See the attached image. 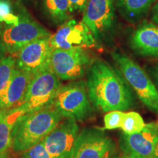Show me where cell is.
Segmentation results:
<instances>
[{"instance_id": "cell-23", "label": "cell", "mask_w": 158, "mask_h": 158, "mask_svg": "<svg viewBox=\"0 0 158 158\" xmlns=\"http://www.w3.org/2000/svg\"><path fill=\"white\" fill-rule=\"evenodd\" d=\"M19 158H51L43 145V141L39 142L36 145L27 151L21 153Z\"/></svg>"}, {"instance_id": "cell-24", "label": "cell", "mask_w": 158, "mask_h": 158, "mask_svg": "<svg viewBox=\"0 0 158 158\" xmlns=\"http://www.w3.org/2000/svg\"><path fill=\"white\" fill-rule=\"evenodd\" d=\"M88 0H68L70 13L75 12H84Z\"/></svg>"}, {"instance_id": "cell-3", "label": "cell", "mask_w": 158, "mask_h": 158, "mask_svg": "<svg viewBox=\"0 0 158 158\" xmlns=\"http://www.w3.org/2000/svg\"><path fill=\"white\" fill-rule=\"evenodd\" d=\"M122 76L144 106L158 115V89L143 69L127 55L111 54Z\"/></svg>"}, {"instance_id": "cell-9", "label": "cell", "mask_w": 158, "mask_h": 158, "mask_svg": "<svg viewBox=\"0 0 158 158\" xmlns=\"http://www.w3.org/2000/svg\"><path fill=\"white\" fill-rule=\"evenodd\" d=\"M97 42L87 26L75 19L65 21L50 36L53 49H86L97 46Z\"/></svg>"}, {"instance_id": "cell-18", "label": "cell", "mask_w": 158, "mask_h": 158, "mask_svg": "<svg viewBox=\"0 0 158 158\" xmlns=\"http://www.w3.org/2000/svg\"><path fill=\"white\" fill-rule=\"evenodd\" d=\"M43 6L47 15L54 22L64 23L68 20V0H43Z\"/></svg>"}, {"instance_id": "cell-7", "label": "cell", "mask_w": 158, "mask_h": 158, "mask_svg": "<svg viewBox=\"0 0 158 158\" xmlns=\"http://www.w3.org/2000/svg\"><path fill=\"white\" fill-rule=\"evenodd\" d=\"M82 21L97 41L106 38L114 31L116 24L114 0H88L83 12Z\"/></svg>"}, {"instance_id": "cell-13", "label": "cell", "mask_w": 158, "mask_h": 158, "mask_svg": "<svg viewBox=\"0 0 158 158\" xmlns=\"http://www.w3.org/2000/svg\"><path fill=\"white\" fill-rule=\"evenodd\" d=\"M158 140V124H146L138 133L120 136L119 147L127 158H153Z\"/></svg>"}, {"instance_id": "cell-19", "label": "cell", "mask_w": 158, "mask_h": 158, "mask_svg": "<svg viewBox=\"0 0 158 158\" xmlns=\"http://www.w3.org/2000/svg\"><path fill=\"white\" fill-rule=\"evenodd\" d=\"M16 68L15 59L11 55L0 60V108L5 92Z\"/></svg>"}, {"instance_id": "cell-5", "label": "cell", "mask_w": 158, "mask_h": 158, "mask_svg": "<svg viewBox=\"0 0 158 158\" xmlns=\"http://www.w3.org/2000/svg\"><path fill=\"white\" fill-rule=\"evenodd\" d=\"M61 86L60 80L50 68L41 71L32 76L24 98L18 107L24 115L50 107Z\"/></svg>"}, {"instance_id": "cell-10", "label": "cell", "mask_w": 158, "mask_h": 158, "mask_svg": "<svg viewBox=\"0 0 158 158\" xmlns=\"http://www.w3.org/2000/svg\"><path fill=\"white\" fill-rule=\"evenodd\" d=\"M78 133L77 121L64 118L42 141L51 158H73Z\"/></svg>"}, {"instance_id": "cell-12", "label": "cell", "mask_w": 158, "mask_h": 158, "mask_svg": "<svg viewBox=\"0 0 158 158\" xmlns=\"http://www.w3.org/2000/svg\"><path fill=\"white\" fill-rule=\"evenodd\" d=\"M114 150V142L102 130L84 128L77 137L73 158H106Z\"/></svg>"}, {"instance_id": "cell-16", "label": "cell", "mask_w": 158, "mask_h": 158, "mask_svg": "<svg viewBox=\"0 0 158 158\" xmlns=\"http://www.w3.org/2000/svg\"><path fill=\"white\" fill-rule=\"evenodd\" d=\"M155 0H114L116 9L130 23L140 21L147 15Z\"/></svg>"}, {"instance_id": "cell-17", "label": "cell", "mask_w": 158, "mask_h": 158, "mask_svg": "<svg viewBox=\"0 0 158 158\" xmlns=\"http://www.w3.org/2000/svg\"><path fill=\"white\" fill-rule=\"evenodd\" d=\"M24 115L20 108L0 110V153L11 149L12 132L18 120Z\"/></svg>"}, {"instance_id": "cell-20", "label": "cell", "mask_w": 158, "mask_h": 158, "mask_svg": "<svg viewBox=\"0 0 158 158\" xmlns=\"http://www.w3.org/2000/svg\"><path fill=\"white\" fill-rule=\"evenodd\" d=\"M145 125L146 124L142 116L137 112L131 111L125 113V116L121 128L124 133L132 135L141 132Z\"/></svg>"}, {"instance_id": "cell-28", "label": "cell", "mask_w": 158, "mask_h": 158, "mask_svg": "<svg viewBox=\"0 0 158 158\" xmlns=\"http://www.w3.org/2000/svg\"><path fill=\"white\" fill-rule=\"evenodd\" d=\"M153 158H158V140H157V144H156L155 149V153H154Z\"/></svg>"}, {"instance_id": "cell-2", "label": "cell", "mask_w": 158, "mask_h": 158, "mask_svg": "<svg viewBox=\"0 0 158 158\" xmlns=\"http://www.w3.org/2000/svg\"><path fill=\"white\" fill-rule=\"evenodd\" d=\"M62 120V117L52 106L22 116L12 132L13 152L21 154L34 147L48 135Z\"/></svg>"}, {"instance_id": "cell-15", "label": "cell", "mask_w": 158, "mask_h": 158, "mask_svg": "<svg viewBox=\"0 0 158 158\" xmlns=\"http://www.w3.org/2000/svg\"><path fill=\"white\" fill-rule=\"evenodd\" d=\"M32 75L15 68L4 96L2 109H10L21 103L28 89Z\"/></svg>"}, {"instance_id": "cell-6", "label": "cell", "mask_w": 158, "mask_h": 158, "mask_svg": "<svg viewBox=\"0 0 158 158\" xmlns=\"http://www.w3.org/2000/svg\"><path fill=\"white\" fill-rule=\"evenodd\" d=\"M92 63L86 49H53L49 68L59 80L75 81L84 76Z\"/></svg>"}, {"instance_id": "cell-11", "label": "cell", "mask_w": 158, "mask_h": 158, "mask_svg": "<svg viewBox=\"0 0 158 158\" xmlns=\"http://www.w3.org/2000/svg\"><path fill=\"white\" fill-rule=\"evenodd\" d=\"M52 51L50 36L36 40L23 46L15 54L16 68L32 76L50 68Z\"/></svg>"}, {"instance_id": "cell-22", "label": "cell", "mask_w": 158, "mask_h": 158, "mask_svg": "<svg viewBox=\"0 0 158 158\" xmlns=\"http://www.w3.org/2000/svg\"><path fill=\"white\" fill-rule=\"evenodd\" d=\"M125 113L122 110H112L104 116V129L115 130L121 128Z\"/></svg>"}, {"instance_id": "cell-14", "label": "cell", "mask_w": 158, "mask_h": 158, "mask_svg": "<svg viewBox=\"0 0 158 158\" xmlns=\"http://www.w3.org/2000/svg\"><path fill=\"white\" fill-rule=\"evenodd\" d=\"M130 45L138 54L158 58V25L154 23L140 25L132 35Z\"/></svg>"}, {"instance_id": "cell-29", "label": "cell", "mask_w": 158, "mask_h": 158, "mask_svg": "<svg viewBox=\"0 0 158 158\" xmlns=\"http://www.w3.org/2000/svg\"><path fill=\"white\" fill-rule=\"evenodd\" d=\"M106 158H118V156L115 155H114V154H112V155H108V157H106Z\"/></svg>"}, {"instance_id": "cell-21", "label": "cell", "mask_w": 158, "mask_h": 158, "mask_svg": "<svg viewBox=\"0 0 158 158\" xmlns=\"http://www.w3.org/2000/svg\"><path fill=\"white\" fill-rule=\"evenodd\" d=\"M20 18L13 13L12 5L7 0H0V23H5L7 26H15L19 23Z\"/></svg>"}, {"instance_id": "cell-30", "label": "cell", "mask_w": 158, "mask_h": 158, "mask_svg": "<svg viewBox=\"0 0 158 158\" xmlns=\"http://www.w3.org/2000/svg\"><path fill=\"white\" fill-rule=\"evenodd\" d=\"M155 78L158 82V66L155 69Z\"/></svg>"}, {"instance_id": "cell-32", "label": "cell", "mask_w": 158, "mask_h": 158, "mask_svg": "<svg viewBox=\"0 0 158 158\" xmlns=\"http://www.w3.org/2000/svg\"><path fill=\"white\" fill-rule=\"evenodd\" d=\"M122 158H127V157H122Z\"/></svg>"}, {"instance_id": "cell-4", "label": "cell", "mask_w": 158, "mask_h": 158, "mask_svg": "<svg viewBox=\"0 0 158 158\" xmlns=\"http://www.w3.org/2000/svg\"><path fill=\"white\" fill-rule=\"evenodd\" d=\"M91 104L86 84L84 81H78L62 85L52 106L62 118L83 122L92 115Z\"/></svg>"}, {"instance_id": "cell-1", "label": "cell", "mask_w": 158, "mask_h": 158, "mask_svg": "<svg viewBox=\"0 0 158 158\" xmlns=\"http://www.w3.org/2000/svg\"><path fill=\"white\" fill-rule=\"evenodd\" d=\"M86 87L91 103L102 112L123 111L134 106L133 92L121 73L102 60L91 64Z\"/></svg>"}, {"instance_id": "cell-33", "label": "cell", "mask_w": 158, "mask_h": 158, "mask_svg": "<svg viewBox=\"0 0 158 158\" xmlns=\"http://www.w3.org/2000/svg\"><path fill=\"white\" fill-rule=\"evenodd\" d=\"M157 124H158V122H157Z\"/></svg>"}, {"instance_id": "cell-26", "label": "cell", "mask_w": 158, "mask_h": 158, "mask_svg": "<svg viewBox=\"0 0 158 158\" xmlns=\"http://www.w3.org/2000/svg\"><path fill=\"white\" fill-rule=\"evenodd\" d=\"M7 54V51H6L3 43H2L1 40H0V60H2L4 57H5L6 54Z\"/></svg>"}, {"instance_id": "cell-27", "label": "cell", "mask_w": 158, "mask_h": 158, "mask_svg": "<svg viewBox=\"0 0 158 158\" xmlns=\"http://www.w3.org/2000/svg\"><path fill=\"white\" fill-rule=\"evenodd\" d=\"M10 152V150H9V151L5 152L0 153V158H13Z\"/></svg>"}, {"instance_id": "cell-31", "label": "cell", "mask_w": 158, "mask_h": 158, "mask_svg": "<svg viewBox=\"0 0 158 158\" xmlns=\"http://www.w3.org/2000/svg\"><path fill=\"white\" fill-rule=\"evenodd\" d=\"M1 32H2V27H1V23H0V35H1Z\"/></svg>"}, {"instance_id": "cell-25", "label": "cell", "mask_w": 158, "mask_h": 158, "mask_svg": "<svg viewBox=\"0 0 158 158\" xmlns=\"http://www.w3.org/2000/svg\"><path fill=\"white\" fill-rule=\"evenodd\" d=\"M152 21L154 23L158 25V2L155 4L152 9Z\"/></svg>"}, {"instance_id": "cell-8", "label": "cell", "mask_w": 158, "mask_h": 158, "mask_svg": "<svg viewBox=\"0 0 158 158\" xmlns=\"http://www.w3.org/2000/svg\"><path fill=\"white\" fill-rule=\"evenodd\" d=\"M19 18L17 25L7 26L0 35L6 51L13 56L26 45L51 35L50 31L30 18L23 15Z\"/></svg>"}]
</instances>
